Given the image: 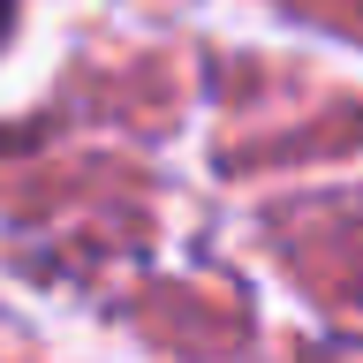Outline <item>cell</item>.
<instances>
[{
	"label": "cell",
	"mask_w": 363,
	"mask_h": 363,
	"mask_svg": "<svg viewBox=\"0 0 363 363\" xmlns=\"http://www.w3.org/2000/svg\"><path fill=\"white\" fill-rule=\"evenodd\" d=\"M8 16H16V0H0V38H8Z\"/></svg>",
	"instance_id": "6da1fadb"
}]
</instances>
